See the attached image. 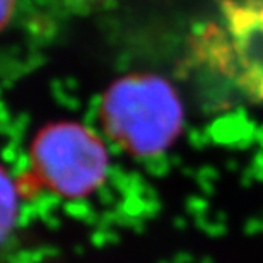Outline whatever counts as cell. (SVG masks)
Listing matches in <instances>:
<instances>
[{
  "instance_id": "5",
  "label": "cell",
  "mask_w": 263,
  "mask_h": 263,
  "mask_svg": "<svg viewBox=\"0 0 263 263\" xmlns=\"http://www.w3.org/2000/svg\"><path fill=\"white\" fill-rule=\"evenodd\" d=\"M55 2L62 10L70 14H89L94 10H99L106 7L113 0H51Z\"/></svg>"
},
{
  "instance_id": "2",
  "label": "cell",
  "mask_w": 263,
  "mask_h": 263,
  "mask_svg": "<svg viewBox=\"0 0 263 263\" xmlns=\"http://www.w3.org/2000/svg\"><path fill=\"white\" fill-rule=\"evenodd\" d=\"M192 46L200 64L241 98L263 103V0H222Z\"/></svg>"
},
{
  "instance_id": "1",
  "label": "cell",
  "mask_w": 263,
  "mask_h": 263,
  "mask_svg": "<svg viewBox=\"0 0 263 263\" xmlns=\"http://www.w3.org/2000/svg\"><path fill=\"white\" fill-rule=\"evenodd\" d=\"M99 118L115 144L132 156L162 154L183 127V104L176 89L154 73H130L103 94Z\"/></svg>"
},
{
  "instance_id": "4",
  "label": "cell",
  "mask_w": 263,
  "mask_h": 263,
  "mask_svg": "<svg viewBox=\"0 0 263 263\" xmlns=\"http://www.w3.org/2000/svg\"><path fill=\"white\" fill-rule=\"evenodd\" d=\"M19 220V193L12 178L0 167V251L12 238Z\"/></svg>"
},
{
  "instance_id": "6",
  "label": "cell",
  "mask_w": 263,
  "mask_h": 263,
  "mask_svg": "<svg viewBox=\"0 0 263 263\" xmlns=\"http://www.w3.org/2000/svg\"><path fill=\"white\" fill-rule=\"evenodd\" d=\"M17 0H0V31L5 29L14 17Z\"/></svg>"
},
{
  "instance_id": "7",
  "label": "cell",
  "mask_w": 263,
  "mask_h": 263,
  "mask_svg": "<svg viewBox=\"0 0 263 263\" xmlns=\"http://www.w3.org/2000/svg\"><path fill=\"white\" fill-rule=\"evenodd\" d=\"M0 263H2V261H0Z\"/></svg>"
},
{
  "instance_id": "3",
  "label": "cell",
  "mask_w": 263,
  "mask_h": 263,
  "mask_svg": "<svg viewBox=\"0 0 263 263\" xmlns=\"http://www.w3.org/2000/svg\"><path fill=\"white\" fill-rule=\"evenodd\" d=\"M31 162L40 183L65 198L91 195L104 183L109 157L91 128L73 122L40 130L31 145Z\"/></svg>"
}]
</instances>
